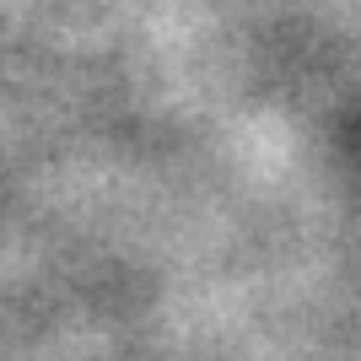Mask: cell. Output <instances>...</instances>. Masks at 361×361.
<instances>
[]
</instances>
